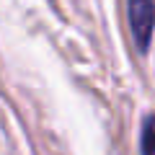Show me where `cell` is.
Masks as SVG:
<instances>
[{"label": "cell", "mask_w": 155, "mask_h": 155, "mask_svg": "<svg viewBox=\"0 0 155 155\" xmlns=\"http://www.w3.org/2000/svg\"><path fill=\"white\" fill-rule=\"evenodd\" d=\"M140 142H142V147H140V150H142V155H155V114L145 116Z\"/></svg>", "instance_id": "7a4b0ae2"}, {"label": "cell", "mask_w": 155, "mask_h": 155, "mask_svg": "<svg viewBox=\"0 0 155 155\" xmlns=\"http://www.w3.org/2000/svg\"><path fill=\"white\" fill-rule=\"evenodd\" d=\"M127 16H129V28H132L137 49L147 52L150 39H153V28H155V0H129Z\"/></svg>", "instance_id": "6da1fadb"}]
</instances>
